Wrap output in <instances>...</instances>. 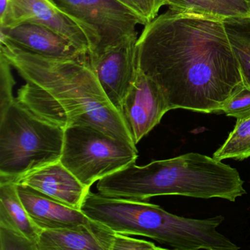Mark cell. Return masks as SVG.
<instances>
[{"label": "cell", "instance_id": "21", "mask_svg": "<svg viewBox=\"0 0 250 250\" xmlns=\"http://www.w3.org/2000/svg\"><path fill=\"white\" fill-rule=\"evenodd\" d=\"M132 11L143 21V25L153 21L159 10L166 5V0H117Z\"/></svg>", "mask_w": 250, "mask_h": 250}, {"label": "cell", "instance_id": "6", "mask_svg": "<svg viewBox=\"0 0 250 250\" xmlns=\"http://www.w3.org/2000/svg\"><path fill=\"white\" fill-rule=\"evenodd\" d=\"M138 157L135 145L87 125L65 129L61 162L84 186L134 163Z\"/></svg>", "mask_w": 250, "mask_h": 250}, {"label": "cell", "instance_id": "23", "mask_svg": "<svg viewBox=\"0 0 250 250\" xmlns=\"http://www.w3.org/2000/svg\"><path fill=\"white\" fill-rule=\"evenodd\" d=\"M166 250L156 247L153 243L145 240L131 238L124 234L115 232L111 250Z\"/></svg>", "mask_w": 250, "mask_h": 250}, {"label": "cell", "instance_id": "3", "mask_svg": "<svg viewBox=\"0 0 250 250\" xmlns=\"http://www.w3.org/2000/svg\"><path fill=\"white\" fill-rule=\"evenodd\" d=\"M97 190L106 197L136 201L179 195L234 202L247 193L236 169L198 153L153 161L144 166L134 162L99 180Z\"/></svg>", "mask_w": 250, "mask_h": 250}, {"label": "cell", "instance_id": "13", "mask_svg": "<svg viewBox=\"0 0 250 250\" xmlns=\"http://www.w3.org/2000/svg\"><path fill=\"white\" fill-rule=\"evenodd\" d=\"M17 188L27 213L41 230L74 228L94 222L81 210L69 207L28 186L17 184Z\"/></svg>", "mask_w": 250, "mask_h": 250}, {"label": "cell", "instance_id": "15", "mask_svg": "<svg viewBox=\"0 0 250 250\" xmlns=\"http://www.w3.org/2000/svg\"><path fill=\"white\" fill-rule=\"evenodd\" d=\"M0 226L20 232L36 244L42 232L23 205L17 184L11 181H0Z\"/></svg>", "mask_w": 250, "mask_h": 250}, {"label": "cell", "instance_id": "16", "mask_svg": "<svg viewBox=\"0 0 250 250\" xmlns=\"http://www.w3.org/2000/svg\"><path fill=\"white\" fill-rule=\"evenodd\" d=\"M169 9L204 14L225 20L250 18V0H166Z\"/></svg>", "mask_w": 250, "mask_h": 250}, {"label": "cell", "instance_id": "9", "mask_svg": "<svg viewBox=\"0 0 250 250\" xmlns=\"http://www.w3.org/2000/svg\"><path fill=\"white\" fill-rule=\"evenodd\" d=\"M137 40V33L131 35L99 55L89 58L104 91L121 112L138 72Z\"/></svg>", "mask_w": 250, "mask_h": 250}, {"label": "cell", "instance_id": "1", "mask_svg": "<svg viewBox=\"0 0 250 250\" xmlns=\"http://www.w3.org/2000/svg\"><path fill=\"white\" fill-rule=\"evenodd\" d=\"M137 45L139 69L169 110L219 113L244 84L222 19L169 9L145 26Z\"/></svg>", "mask_w": 250, "mask_h": 250}, {"label": "cell", "instance_id": "22", "mask_svg": "<svg viewBox=\"0 0 250 250\" xmlns=\"http://www.w3.org/2000/svg\"><path fill=\"white\" fill-rule=\"evenodd\" d=\"M0 250H37V244L17 231L0 226Z\"/></svg>", "mask_w": 250, "mask_h": 250}, {"label": "cell", "instance_id": "4", "mask_svg": "<svg viewBox=\"0 0 250 250\" xmlns=\"http://www.w3.org/2000/svg\"><path fill=\"white\" fill-rule=\"evenodd\" d=\"M81 210L90 219L124 235L148 237L178 250H237L217 230L224 216L190 219L166 211L146 201L87 194Z\"/></svg>", "mask_w": 250, "mask_h": 250}, {"label": "cell", "instance_id": "7", "mask_svg": "<svg viewBox=\"0 0 250 250\" xmlns=\"http://www.w3.org/2000/svg\"><path fill=\"white\" fill-rule=\"evenodd\" d=\"M90 33L96 56L131 35L142 20L117 0H52Z\"/></svg>", "mask_w": 250, "mask_h": 250}, {"label": "cell", "instance_id": "17", "mask_svg": "<svg viewBox=\"0 0 250 250\" xmlns=\"http://www.w3.org/2000/svg\"><path fill=\"white\" fill-rule=\"evenodd\" d=\"M224 24L244 84L250 88V18L227 19Z\"/></svg>", "mask_w": 250, "mask_h": 250}, {"label": "cell", "instance_id": "20", "mask_svg": "<svg viewBox=\"0 0 250 250\" xmlns=\"http://www.w3.org/2000/svg\"><path fill=\"white\" fill-rule=\"evenodd\" d=\"M12 65L8 60L0 53V114L14 102L13 88L16 82L11 72Z\"/></svg>", "mask_w": 250, "mask_h": 250}, {"label": "cell", "instance_id": "5", "mask_svg": "<svg viewBox=\"0 0 250 250\" xmlns=\"http://www.w3.org/2000/svg\"><path fill=\"white\" fill-rule=\"evenodd\" d=\"M65 129L15 99L0 114V181H11L61 161Z\"/></svg>", "mask_w": 250, "mask_h": 250}, {"label": "cell", "instance_id": "19", "mask_svg": "<svg viewBox=\"0 0 250 250\" xmlns=\"http://www.w3.org/2000/svg\"><path fill=\"white\" fill-rule=\"evenodd\" d=\"M219 113L232 117L236 120L244 119L250 116V88L242 86L235 92L221 108Z\"/></svg>", "mask_w": 250, "mask_h": 250}, {"label": "cell", "instance_id": "18", "mask_svg": "<svg viewBox=\"0 0 250 250\" xmlns=\"http://www.w3.org/2000/svg\"><path fill=\"white\" fill-rule=\"evenodd\" d=\"M213 157L219 161L244 160L250 157V116L237 120L233 130Z\"/></svg>", "mask_w": 250, "mask_h": 250}, {"label": "cell", "instance_id": "14", "mask_svg": "<svg viewBox=\"0 0 250 250\" xmlns=\"http://www.w3.org/2000/svg\"><path fill=\"white\" fill-rule=\"evenodd\" d=\"M115 232L99 222L74 228L44 229L37 250H111Z\"/></svg>", "mask_w": 250, "mask_h": 250}, {"label": "cell", "instance_id": "8", "mask_svg": "<svg viewBox=\"0 0 250 250\" xmlns=\"http://www.w3.org/2000/svg\"><path fill=\"white\" fill-rule=\"evenodd\" d=\"M23 22L48 27L69 41L87 56L94 53L96 44L90 33L52 0H10L8 11L0 17V27L11 28Z\"/></svg>", "mask_w": 250, "mask_h": 250}, {"label": "cell", "instance_id": "2", "mask_svg": "<svg viewBox=\"0 0 250 250\" xmlns=\"http://www.w3.org/2000/svg\"><path fill=\"white\" fill-rule=\"evenodd\" d=\"M0 43V53L26 83L16 99L33 113L64 129L93 126L135 145L122 114L101 86L89 57L49 58L7 42Z\"/></svg>", "mask_w": 250, "mask_h": 250}, {"label": "cell", "instance_id": "10", "mask_svg": "<svg viewBox=\"0 0 250 250\" xmlns=\"http://www.w3.org/2000/svg\"><path fill=\"white\" fill-rule=\"evenodd\" d=\"M168 111L160 87L138 68L137 77L121 109L135 145L160 123Z\"/></svg>", "mask_w": 250, "mask_h": 250}, {"label": "cell", "instance_id": "12", "mask_svg": "<svg viewBox=\"0 0 250 250\" xmlns=\"http://www.w3.org/2000/svg\"><path fill=\"white\" fill-rule=\"evenodd\" d=\"M14 183L28 186L63 204L81 210L90 191L61 161L36 169Z\"/></svg>", "mask_w": 250, "mask_h": 250}, {"label": "cell", "instance_id": "11", "mask_svg": "<svg viewBox=\"0 0 250 250\" xmlns=\"http://www.w3.org/2000/svg\"><path fill=\"white\" fill-rule=\"evenodd\" d=\"M0 42L49 58H88L56 32L33 22L21 23L11 28L0 27Z\"/></svg>", "mask_w": 250, "mask_h": 250}]
</instances>
